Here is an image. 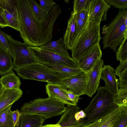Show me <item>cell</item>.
Instances as JSON below:
<instances>
[{"label": "cell", "mask_w": 127, "mask_h": 127, "mask_svg": "<svg viewBox=\"0 0 127 127\" xmlns=\"http://www.w3.org/2000/svg\"><path fill=\"white\" fill-rule=\"evenodd\" d=\"M65 104L51 97L40 98L25 103L21 107L20 112L22 114L41 116L46 119L63 113L66 109Z\"/></svg>", "instance_id": "277c9868"}, {"label": "cell", "mask_w": 127, "mask_h": 127, "mask_svg": "<svg viewBox=\"0 0 127 127\" xmlns=\"http://www.w3.org/2000/svg\"><path fill=\"white\" fill-rule=\"evenodd\" d=\"M80 108L76 106L67 105L65 111L57 123L62 127H81L82 121H76L75 114L80 111Z\"/></svg>", "instance_id": "2e32d148"}, {"label": "cell", "mask_w": 127, "mask_h": 127, "mask_svg": "<svg viewBox=\"0 0 127 127\" xmlns=\"http://www.w3.org/2000/svg\"><path fill=\"white\" fill-rule=\"evenodd\" d=\"M112 127H127V112H122L115 121Z\"/></svg>", "instance_id": "f546056e"}, {"label": "cell", "mask_w": 127, "mask_h": 127, "mask_svg": "<svg viewBox=\"0 0 127 127\" xmlns=\"http://www.w3.org/2000/svg\"><path fill=\"white\" fill-rule=\"evenodd\" d=\"M127 71V60L120 62L118 66L115 70L116 75L119 77L122 74Z\"/></svg>", "instance_id": "d590c367"}, {"label": "cell", "mask_w": 127, "mask_h": 127, "mask_svg": "<svg viewBox=\"0 0 127 127\" xmlns=\"http://www.w3.org/2000/svg\"><path fill=\"white\" fill-rule=\"evenodd\" d=\"M30 48L40 63L46 65H59L72 68L77 67V62L70 57L62 56L38 47Z\"/></svg>", "instance_id": "ba28073f"}, {"label": "cell", "mask_w": 127, "mask_h": 127, "mask_svg": "<svg viewBox=\"0 0 127 127\" xmlns=\"http://www.w3.org/2000/svg\"><path fill=\"white\" fill-rule=\"evenodd\" d=\"M91 0H75L73 2L72 11L75 13L83 10H87Z\"/></svg>", "instance_id": "f1b7e54d"}, {"label": "cell", "mask_w": 127, "mask_h": 127, "mask_svg": "<svg viewBox=\"0 0 127 127\" xmlns=\"http://www.w3.org/2000/svg\"><path fill=\"white\" fill-rule=\"evenodd\" d=\"M0 82L4 89H11L20 88L21 82L19 78L12 70L2 75Z\"/></svg>", "instance_id": "7402d4cb"}, {"label": "cell", "mask_w": 127, "mask_h": 127, "mask_svg": "<svg viewBox=\"0 0 127 127\" xmlns=\"http://www.w3.org/2000/svg\"><path fill=\"white\" fill-rule=\"evenodd\" d=\"M12 105L0 111V127H14L11 116Z\"/></svg>", "instance_id": "cb8c5ba5"}, {"label": "cell", "mask_w": 127, "mask_h": 127, "mask_svg": "<svg viewBox=\"0 0 127 127\" xmlns=\"http://www.w3.org/2000/svg\"><path fill=\"white\" fill-rule=\"evenodd\" d=\"M40 5L48 12L56 5L53 0H39Z\"/></svg>", "instance_id": "836d02e7"}, {"label": "cell", "mask_w": 127, "mask_h": 127, "mask_svg": "<svg viewBox=\"0 0 127 127\" xmlns=\"http://www.w3.org/2000/svg\"><path fill=\"white\" fill-rule=\"evenodd\" d=\"M41 127H42V126Z\"/></svg>", "instance_id": "bcb514c9"}, {"label": "cell", "mask_w": 127, "mask_h": 127, "mask_svg": "<svg viewBox=\"0 0 127 127\" xmlns=\"http://www.w3.org/2000/svg\"><path fill=\"white\" fill-rule=\"evenodd\" d=\"M46 119L41 116L21 113L18 127H41Z\"/></svg>", "instance_id": "d6986e66"}, {"label": "cell", "mask_w": 127, "mask_h": 127, "mask_svg": "<svg viewBox=\"0 0 127 127\" xmlns=\"http://www.w3.org/2000/svg\"><path fill=\"white\" fill-rule=\"evenodd\" d=\"M77 16L87 22H88V15L87 10H83L76 13Z\"/></svg>", "instance_id": "f35d334b"}, {"label": "cell", "mask_w": 127, "mask_h": 127, "mask_svg": "<svg viewBox=\"0 0 127 127\" xmlns=\"http://www.w3.org/2000/svg\"><path fill=\"white\" fill-rule=\"evenodd\" d=\"M0 45L5 48L11 55L13 60V57L6 34L0 29Z\"/></svg>", "instance_id": "d6a6232c"}, {"label": "cell", "mask_w": 127, "mask_h": 127, "mask_svg": "<svg viewBox=\"0 0 127 127\" xmlns=\"http://www.w3.org/2000/svg\"><path fill=\"white\" fill-rule=\"evenodd\" d=\"M127 112V106H120L117 112L106 123L101 127H112L114 122L122 112Z\"/></svg>", "instance_id": "4dcf8cb0"}, {"label": "cell", "mask_w": 127, "mask_h": 127, "mask_svg": "<svg viewBox=\"0 0 127 127\" xmlns=\"http://www.w3.org/2000/svg\"><path fill=\"white\" fill-rule=\"evenodd\" d=\"M114 103L119 106H127V88L119 89Z\"/></svg>", "instance_id": "83f0119b"}, {"label": "cell", "mask_w": 127, "mask_h": 127, "mask_svg": "<svg viewBox=\"0 0 127 127\" xmlns=\"http://www.w3.org/2000/svg\"><path fill=\"white\" fill-rule=\"evenodd\" d=\"M117 51L116 59L120 62L127 60V36H126Z\"/></svg>", "instance_id": "4316f807"}, {"label": "cell", "mask_w": 127, "mask_h": 127, "mask_svg": "<svg viewBox=\"0 0 127 127\" xmlns=\"http://www.w3.org/2000/svg\"><path fill=\"white\" fill-rule=\"evenodd\" d=\"M100 79L104 81L105 88L116 94L118 93V80L116 76L115 70L110 65H104L102 67Z\"/></svg>", "instance_id": "e0dca14e"}, {"label": "cell", "mask_w": 127, "mask_h": 127, "mask_svg": "<svg viewBox=\"0 0 127 127\" xmlns=\"http://www.w3.org/2000/svg\"><path fill=\"white\" fill-rule=\"evenodd\" d=\"M18 6L20 22L19 32L24 43L38 47L51 41L54 24L62 13L60 6L56 4L42 21L35 17L29 0H18Z\"/></svg>", "instance_id": "6da1fadb"}, {"label": "cell", "mask_w": 127, "mask_h": 127, "mask_svg": "<svg viewBox=\"0 0 127 127\" xmlns=\"http://www.w3.org/2000/svg\"><path fill=\"white\" fill-rule=\"evenodd\" d=\"M12 57L9 52L0 45V75H4L12 70Z\"/></svg>", "instance_id": "ffe728a7"}, {"label": "cell", "mask_w": 127, "mask_h": 127, "mask_svg": "<svg viewBox=\"0 0 127 127\" xmlns=\"http://www.w3.org/2000/svg\"><path fill=\"white\" fill-rule=\"evenodd\" d=\"M8 26V24L3 15L0 8V27L1 28Z\"/></svg>", "instance_id": "b9f144b4"}, {"label": "cell", "mask_w": 127, "mask_h": 127, "mask_svg": "<svg viewBox=\"0 0 127 127\" xmlns=\"http://www.w3.org/2000/svg\"><path fill=\"white\" fill-rule=\"evenodd\" d=\"M120 106L113 109L92 123L82 127H101L119 110Z\"/></svg>", "instance_id": "484cf974"}, {"label": "cell", "mask_w": 127, "mask_h": 127, "mask_svg": "<svg viewBox=\"0 0 127 127\" xmlns=\"http://www.w3.org/2000/svg\"><path fill=\"white\" fill-rule=\"evenodd\" d=\"M3 88L2 87V88L0 89V95L2 92L3 90Z\"/></svg>", "instance_id": "ee69618b"}, {"label": "cell", "mask_w": 127, "mask_h": 127, "mask_svg": "<svg viewBox=\"0 0 127 127\" xmlns=\"http://www.w3.org/2000/svg\"><path fill=\"white\" fill-rule=\"evenodd\" d=\"M13 57V68L22 67L39 63L32 52L31 46L13 38L6 34Z\"/></svg>", "instance_id": "52a82bcc"}, {"label": "cell", "mask_w": 127, "mask_h": 127, "mask_svg": "<svg viewBox=\"0 0 127 127\" xmlns=\"http://www.w3.org/2000/svg\"><path fill=\"white\" fill-rule=\"evenodd\" d=\"M0 8L8 26L19 31L20 22L18 0H0Z\"/></svg>", "instance_id": "9c48e42d"}, {"label": "cell", "mask_w": 127, "mask_h": 127, "mask_svg": "<svg viewBox=\"0 0 127 127\" xmlns=\"http://www.w3.org/2000/svg\"><path fill=\"white\" fill-rule=\"evenodd\" d=\"M103 64V60L99 59L92 68L85 73L86 79V94L90 97H92L98 89Z\"/></svg>", "instance_id": "8fae6325"}, {"label": "cell", "mask_w": 127, "mask_h": 127, "mask_svg": "<svg viewBox=\"0 0 127 127\" xmlns=\"http://www.w3.org/2000/svg\"><path fill=\"white\" fill-rule=\"evenodd\" d=\"M111 6L104 0H91L87 11L88 22H99L106 20L107 12Z\"/></svg>", "instance_id": "7c38bea8"}, {"label": "cell", "mask_w": 127, "mask_h": 127, "mask_svg": "<svg viewBox=\"0 0 127 127\" xmlns=\"http://www.w3.org/2000/svg\"><path fill=\"white\" fill-rule=\"evenodd\" d=\"M19 76L24 79L60 84L63 77L57 72L47 65L40 63L19 67L13 68Z\"/></svg>", "instance_id": "5b68a950"}, {"label": "cell", "mask_w": 127, "mask_h": 127, "mask_svg": "<svg viewBox=\"0 0 127 127\" xmlns=\"http://www.w3.org/2000/svg\"><path fill=\"white\" fill-rule=\"evenodd\" d=\"M43 127H62L59 125L56 124H48L42 126Z\"/></svg>", "instance_id": "7bdbcfd3"}, {"label": "cell", "mask_w": 127, "mask_h": 127, "mask_svg": "<svg viewBox=\"0 0 127 127\" xmlns=\"http://www.w3.org/2000/svg\"><path fill=\"white\" fill-rule=\"evenodd\" d=\"M21 115V113L18 109L11 111V117L14 127H18Z\"/></svg>", "instance_id": "8d00e7d4"}, {"label": "cell", "mask_w": 127, "mask_h": 127, "mask_svg": "<svg viewBox=\"0 0 127 127\" xmlns=\"http://www.w3.org/2000/svg\"><path fill=\"white\" fill-rule=\"evenodd\" d=\"M23 94V91L20 88L3 89L0 95V111L18 100Z\"/></svg>", "instance_id": "ac0fdd59"}, {"label": "cell", "mask_w": 127, "mask_h": 127, "mask_svg": "<svg viewBox=\"0 0 127 127\" xmlns=\"http://www.w3.org/2000/svg\"><path fill=\"white\" fill-rule=\"evenodd\" d=\"M39 47L62 56L70 57L68 51V49L64 43L62 37L57 40L50 41L47 44Z\"/></svg>", "instance_id": "44dd1931"}, {"label": "cell", "mask_w": 127, "mask_h": 127, "mask_svg": "<svg viewBox=\"0 0 127 127\" xmlns=\"http://www.w3.org/2000/svg\"><path fill=\"white\" fill-rule=\"evenodd\" d=\"M118 84L120 88H127V71L119 77Z\"/></svg>", "instance_id": "74e56055"}, {"label": "cell", "mask_w": 127, "mask_h": 127, "mask_svg": "<svg viewBox=\"0 0 127 127\" xmlns=\"http://www.w3.org/2000/svg\"><path fill=\"white\" fill-rule=\"evenodd\" d=\"M86 116V114L82 110L77 112L75 114V118L77 121H80L81 119L84 118Z\"/></svg>", "instance_id": "60d3db41"}, {"label": "cell", "mask_w": 127, "mask_h": 127, "mask_svg": "<svg viewBox=\"0 0 127 127\" xmlns=\"http://www.w3.org/2000/svg\"><path fill=\"white\" fill-rule=\"evenodd\" d=\"M60 84L66 90L79 96L86 94V79L85 73L83 71L74 75L63 78Z\"/></svg>", "instance_id": "30bf717a"}, {"label": "cell", "mask_w": 127, "mask_h": 127, "mask_svg": "<svg viewBox=\"0 0 127 127\" xmlns=\"http://www.w3.org/2000/svg\"><path fill=\"white\" fill-rule=\"evenodd\" d=\"M102 53L99 43L90 49L77 61V67L86 73L93 67L97 61L101 59Z\"/></svg>", "instance_id": "4fadbf2b"}, {"label": "cell", "mask_w": 127, "mask_h": 127, "mask_svg": "<svg viewBox=\"0 0 127 127\" xmlns=\"http://www.w3.org/2000/svg\"><path fill=\"white\" fill-rule=\"evenodd\" d=\"M110 5L120 9L127 8V0H105Z\"/></svg>", "instance_id": "1f68e13d"}, {"label": "cell", "mask_w": 127, "mask_h": 127, "mask_svg": "<svg viewBox=\"0 0 127 127\" xmlns=\"http://www.w3.org/2000/svg\"><path fill=\"white\" fill-rule=\"evenodd\" d=\"M68 95L69 98L77 106L78 100L80 98L79 96L77 95L73 92L68 91H67Z\"/></svg>", "instance_id": "ab89813d"}, {"label": "cell", "mask_w": 127, "mask_h": 127, "mask_svg": "<svg viewBox=\"0 0 127 127\" xmlns=\"http://www.w3.org/2000/svg\"><path fill=\"white\" fill-rule=\"evenodd\" d=\"M100 23L88 22L83 32L77 38L71 50V58L77 62L96 44L101 38Z\"/></svg>", "instance_id": "8992f818"}, {"label": "cell", "mask_w": 127, "mask_h": 127, "mask_svg": "<svg viewBox=\"0 0 127 127\" xmlns=\"http://www.w3.org/2000/svg\"><path fill=\"white\" fill-rule=\"evenodd\" d=\"M103 49L110 48L116 52V48L127 36V10H120L114 19L102 29Z\"/></svg>", "instance_id": "3957f363"}, {"label": "cell", "mask_w": 127, "mask_h": 127, "mask_svg": "<svg viewBox=\"0 0 127 127\" xmlns=\"http://www.w3.org/2000/svg\"><path fill=\"white\" fill-rule=\"evenodd\" d=\"M48 97L56 99L67 105L76 106L69 98L67 91L60 84L48 83L45 86Z\"/></svg>", "instance_id": "5bb4252c"}, {"label": "cell", "mask_w": 127, "mask_h": 127, "mask_svg": "<svg viewBox=\"0 0 127 127\" xmlns=\"http://www.w3.org/2000/svg\"><path fill=\"white\" fill-rule=\"evenodd\" d=\"M77 38L76 13L72 11L67 21L66 29L63 39L68 49L71 50Z\"/></svg>", "instance_id": "9a60e30c"}, {"label": "cell", "mask_w": 127, "mask_h": 127, "mask_svg": "<svg viewBox=\"0 0 127 127\" xmlns=\"http://www.w3.org/2000/svg\"><path fill=\"white\" fill-rule=\"evenodd\" d=\"M33 13L39 21H42L44 20L49 12L34 0H29Z\"/></svg>", "instance_id": "d4e9b609"}, {"label": "cell", "mask_w": 127, "mask_h": 127, "mask_svg": "<svg viewBox=\"0 0 127 127\" xmlns=\"http://www.w3.org/2000/svg\"><path fill=\"white\" fill-rule=\"evenodd\" d=\"M2 86L0 82V89L2 88Z\"/></svg>", "instance_id": "f6af8a7d"}, {"label": "cell", "mask_w": 127, "mask_h": 127, "mask_svg": "<svg viewBox=\"0 0 127 127\" xmlns=\"http://www.w3.org/2000/svg\"><path fill=\"white\" fill-rule=\"evenodd\" d=\"M46 65L57 72L64 78L74 75L82 71L78 67L72 68L59 65Z\"/></svg>", "instance_id": "603a6c76"}, {"label": "cell", "mask_w": 127, "mask_h": 127, "mask_svg": "<svg viewBox=\"0 0 127 127\" xmlns=\"http://www.w3.org/2000/svg\"><path fill=\"white\" fill-rule=\"evenodd\" d=\"M76 25L77 30L78 38L79 35L84 30L88 22H87L80 19L76 15Z\"/></svg>", "instance_id": "e575fe53"}, {"label": "cell", "mask_w": 127, "mask_h": 127, "mask_svg": "<svg viewBox=\"0 0 127 127\" xmlns=\"http://www.w3.org/2000/svg\"><path fill=\"white\" fill-rule=\"evenodd\" d=\"M96 95L84 111L86 116L81 119L83 127L102 117L119 105L114 103L116 94L105 88L100 87Z\"/></svg>", "instance_id": "7a4b0ae2"}]
</instances>
